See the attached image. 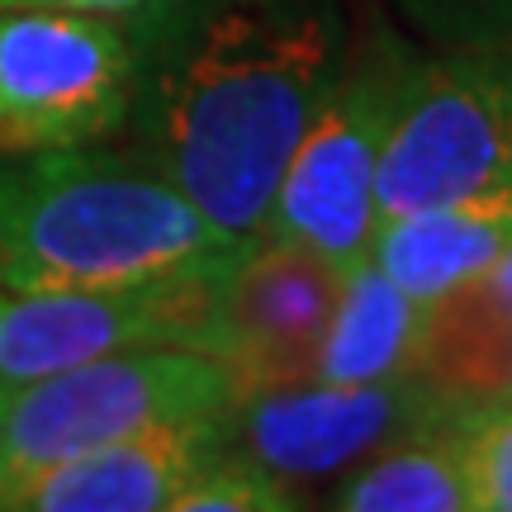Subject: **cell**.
Here are the masks:
<instances>
[{
  "instance_id": "cell-1",
  "label": "cell",
  "mask_w": 512,
  "mask_h": 512,
  "mask_svg": "<svg viewBox=\"0 0 512 512\" xmlns=\"http://www.w3.org/2000/svg\"><path fill=\"white\" fill-rule=\"evenodd\" d=\"M128 38L138 152L228 233L261 238L351 62L342 0H143Z\"/></svg>"
},
{
  "instance_id": "cell-2",
  "label": "cell",
  "mask_w": 512,
  "mask_h": 512,
  "mask_svg": "<svg viewBox=\"0 0 512 512\" xmlns=\"http://www.w3.org/2000/svg\"><path fill=\"white\" fill-rule=\"evenodd\" d=\"M256 242L214 223L143 152L0 157V285L10 290L228 280Z\"/></svg>"
},
{
  "instance_id": "cell-3",
  "label": "cell",
  "mask_w": 512,
  "mask_h": 512,
  "mask_svg": "<svg viewBox=\"0 0 512 512\" xmlns=\"http://www.w3.org/2000/svg\"><path fill=\"white\" fill-rule=\"evenodd\" d=\"M238 408V370L214 351L147 347L15 384L0 399V484L38 465L181 418Z\"/></svg>"
},
{
  "instance_id": "cell-4",
  "label": "cell",
  "mask_w": 512,
  "mask_h": 512,
  "mask_svg": "<svg viewBox=\"0 0 512 512\" xmlns=\"http://www.w3.org/2000/svg\"><path fill=\"white\" fill-rule=\"evenodd\" d=\"M413 62L418 53L403 43H370L366 53L351 48L347 72L323 100V110L309 119L280 176L261 238L304 242L318 256H328L342 275L370 261L380 233V157L399 119Z\"/></svg>"
},
{
  "instance_id": "cell-5",
  "label": "cell",
  "mask_w": 512,
  "mask_h": 512,
  "mask_svg": "<svg viewBox=\"0 0 512 512\" xmlns=\"http://www.w3.org/2000/svg\"><path fill=\"white\" fill-rule=\"evenodd\" d=\"M508 181L512 43L437 48V57H418L380 157V223Z\"/></svg>"
},
{
  "instance_id": "cell-6",
  "label": "cell",
  "mask_w": 512,
  "mask_h": 512,
  "mask_svg": "<svg viewBox=\"0 0 512 512\" xmlns=\"http://www.w3.org/2000/svg\"><path fill=\"white\" fill-rule=\"evenodd\" d=\"M133 38L114 15L0 5V157L95 147L128 128Z\"/></svg>"
},
{
  "instance_id": "cell-7",
  "label": "cell",
  "mask_w": 512,
  "mask_h": 512,
  "mask_svg": "<svg viewBox=\"0 0 512 512\" xmlns=\"http://www.w3.org/2000/svg\"><path fill=\"white\" fill-rule=\"evenodd\" d=\"M147 347L228 361V280H162L133 290H10L0 285V384L43 380L100 356Z\"/></svg>"
},
{
  "instance_id": "cell-8",
  "label": "cell",
  "mask_w": 512,
  "mask_h": 512,
  "mask_svg": "<svg viewBox=\"0 0 512 512\" xmlns=\"http://www.w3.org/2000/svg\"><path fill=\"white\" fill-rule=\"evenodd\" d=\"M451 399L427 375H389L366 384H275L238 394L233 408V451L261 460L280 479H313L375 456L422 422L441 418Z\"/></svg>"
},
{
  "instance_id": "cell-9",
  "label": "cell",
  "mask_w": 512,
  "mask_h": 512,
  "mask_svg": "<svg viewBox=\"0 0 512 512\" xmlns=\"http://www.w3.org/2000/svg\"><path fill=\"white\" fill-rule=\"evenodd\" d=\"M233 441V413L181 418L38 465L0 484L5 512H157L176 508L190 479L204 475Z\"/></svg>"
},
{
  "instance_id": "cell-10",
  "label": "cell",
  "mask_w": 512,
  "mask_h": 512,
  "mask_svg": "<svg viewBox=\"0 0 512 512\" xmlns=\"http://www.w3.org/2000/svg\"><path fill=\"white\" fill-rule=\"evenodd\" d=\"M347 275L304 242L261 238L228 275V366L238 394L313 380Z\"/></svg>"
},
{
  "instance_id": "cell-11",
  "label": "cell",
  "mask_w": 512,
  "mask_h": 512,
  "mask_svg": "<svg viewBox=\"0 0 512 512\" xmlns=\"http://www.w3.org/2000/svg\"><path fill=\"white\" fill-rule=\"evenodd\" d=\"M512 247V181L460 195L437 209H418L380 223L370 261L403 290L432 304L456 285L475 280Z\"/></svg>"
},
{
  "instance_id": "cell-12",
  "label": "cell",
  "mask_w": 512,
  "mask_h": 512,
  "mask_svg": "<svg viewBox=\"0 0 512 512\" xmlns=\"http://www.w3.org/2000/svg\"><path fill=\"white\" fill-rule=\"evenodd\" d=\"M427 304L413 299L399 280L361 261L342 280V299L332 313L328 342L318 351L313 380L323 384H366L389 375H418Z\"/></svg>"
},
{
  "instance_id": "cell-13",
  "label": "cell",
  "mask_w": 512,
  "mask_h": 512,
  "mask_svg": "<svg viewBox=\"0 0 512 512\" xmlns=\"http://www.w3.org/2000/svg\"><path fill=\"white\" fill-rule=\"evenodd\" d=\"M460 408L451 403L441 418L422 422L399 441H389L356 475L337 484L328 498L342 512H465L470 479L460 460Z\"/></svg>"
},
{
  "instance_id": "cell-14",
  "label": "cell",
  "mask_w": 512,
  "mask_h": 512,
  "mask_svg": "<svg viewBox=\"0 0 512 512\" xmlns=\"http://www.w3.org/2000/svg\"><path fill=\"white\" fill-rule=\"evenodd\" d=\"M460 460L479 512H512V394L460 408Z\"/></svg>"
},
{
  "instance_id": "cell-15",
  "label": "cell",
  "mask_w": 512,
  "mask_h": 512,
  "mask_svg": "<svg viewBox=\"0 0 512 512\" xmlns=\"http://www.w3.org/2000/svg\"><path fill=\"white\" fill-rule=\"evenodd\" d=\"M290 508H299L290 479H280L261 460L228 446L204 475L190 479V489L176 498L171 512H290Z\"/></svg>"
},
{
  "instance_id": "cell-16",
  "label": "cell",
  "mask_w": 512,
  "mask_h": 512,
  "mask_svg": "<svg viewBox=\"0 0 512 512\" xmlns=\"http://www.w3.org/2000/svg\"><path fill=\"white\" fill-rule=\"evenodd\" d=\"M437 48L512 43V0H389Z\"/></svg>"
},
{
  "instance_id": "cell-17",
  "label": "cell",
  "mask_w": 512,
  "mask_h": 512,
  "mask_svg": "<svg viewBox=\"0 0 512 512\" xmlns=\"http://www.w3.org/2000/svg\"><path fill=\"white\" fill-rule=\"evenodd\" d=\"M0 5H48V10H86V15H133L143 0H0Z\"/></svg>"
},
{
  "instance_id": "cell-18",
  "label": "cell",
  "mask_w": 512,
  "mask_h": 512,
  "mask_svg": "<svg viewBox=\"0 0 512 512\" xmlns=\"http://www.w3.org/2000/svg\"><path fill=\"white\" fill-rule=\"evenodd\" d=\"M0 399H5V384H0Z\"/></svg>"
}]
</instances>
